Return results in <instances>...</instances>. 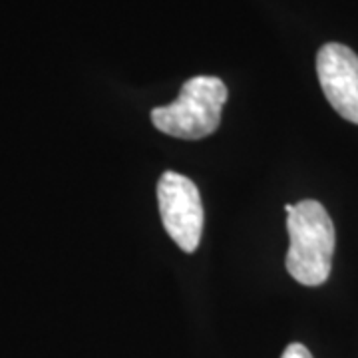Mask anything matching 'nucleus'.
Segmentation results:
<instances>
[{
	"label": "nucleus",
	"mask_w": 358,
	"mask_h": 358,
	"mask_svg": "<svg viewBox=\"0 0 358 358\" xmlns=\"http://www.w3.org/2000/svg\"><path fill=\"white\" fill-rule=\"evenodd\" d=\"M291 245L287 271L305 287H319L329 279L334 255V225L327 209L315 199H303L287 211Z\"/></svg>",
	"instance_id": "obj_1"
},
{
	"label": "nucleus",
	"mask_w": 358,
	"mask_h": 358,
	"mask_svg": "<svg viewBox=\"0 0 358 358\" xmlns=\"http://www.w3.org/2000/svg\"><path fill=\"white\" fill-rule=\"evenodd\" d=\"M225 102L227 86L223 80L195 76L181 86L176 102L152 110V124L179 140H201L219 128Z\"/></svg>",
	"instance_id": "obj_2"
},
{
	"label": "nucleus",
	"mask_w": 358,
	"mask_h": 358,
	"mask_svg": "<svg viewBox=\"0 0 358 358\" xmlns=\"http://www.w3.org/2000/svg\"><path fill=\"white\" fill-rule=\"evenodd\" d=\"M157 205L167 235L185 253H193L203 233V205L192 179L166 171L157 181Z\"/></svg>",
	"instance_id": "obj_3"
},
{
	"label": "nucleus",
	"mask_w": 358,
	"mask_h": 358,
	"mask_svg": "<svg viewBox=\"0 0 358 358\" xmlns=\"http://www.w3.org/2000/svg\"><path fill=\"white\" fill-rule=\"evenodd\" d=\"M320 88L336 114L358 124V56L345 44L329 42L317 54Z\"/></svg>",
	"instance_id": "obj_4"
},
{
	"label": "nucleus",
	"mask_w": 358,
	"mask_h": 358,
	"mask_svg": "<svg viewBox=\"0 0 358 358\" xmlns=\"http://www.w3.org/2000/svg\"><path fill=\"white\" fill-rule=\"evenodd\" d=\"M281 358H313V355L308 352V348L305 345L293 343V345H289L285 348V352H282Z\"/></svg>",
	"instance_id": "obj_5"
}]
</instances>
